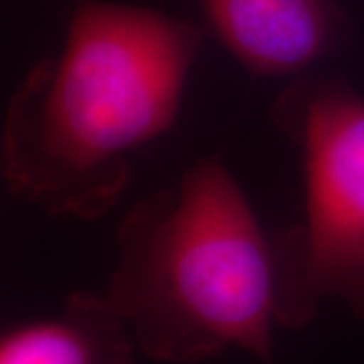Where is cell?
Instances as JSON below:
<instances>
[{"label":"cell","instance_id":"1","mask_svg":"<svg viewBox=\"0 0 364 364\" xmlns=\"http://www.w3.org/2000/svg\"><path fill=\"white\" fill-rule=\"evenodd\" d=\"M203 33L146 6L81 0L57 57L14 91L2 134L9 188L93 221L116 207L130 158L174 124Z\"/></svg>","mask_w":364,"mask_h":364},{"label":"cell","instance_id":"2","mask_svg":"<svg viewBox=\"0 0 364 364\" xmlns=\"http://www.w3.org/2000/svg\"><path fill=\"white\" fill-rule=\"evenodd\" d=\"M104 298L150 358L186 364L239 348L273 364V239L221 158L128 210Z\"/></svg>","mask_w":364,"mask_h":364},{"label":"cell","instance_id":"3","mask_svg":"<svg viewBox=\"0 0 364 364\" xmlns=\"http://www.w3.org/2000/svg\"><path fill=\"white\" fill-rule=\"evenodd\" d=\"M273 119L304 164V217L273 239L277 324H306L326 299L364 318V97L344 79L304 73Z\"/></svg>","mask_w":364,"mask_h":364},{"label":"cell","instance_id":"4","mask_svg":"<svg viewBox=\"0 0 364 364\" xmlns=\"http://www.w3.org/2000/svg\"><path fill=\"white\" fill-rule=\"evenodd\" d=\"M221 43L251 73H310L346 41L336 0H200Z\"/></svg>","mask_w":364,"mask_h":364},{"label":"cell","instance_id":"5","mask_svg":"<svg viewBox=\"0 0 364 364\" xmlns=\"http://www.w3.org/2000/svg\"><path fill=\"white\" fill-rule=\"evenodd\" d=\"M134 344L104 296L77 294L61 316L6 332L0 364H132Z\"/></svg>","mask_w":364,"mask_h":364}]
</instances>
